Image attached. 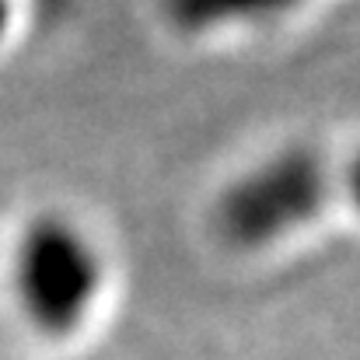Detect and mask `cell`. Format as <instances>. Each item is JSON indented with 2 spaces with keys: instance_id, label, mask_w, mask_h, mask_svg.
Masks as SVG:
<instances>
[{
  "instance_id": "1",
  "label": "cell",
  "mask_w": 360,
  "mask_h": 360,
  "mask_svg": "<svg viewBox=\"0 0 360 360\" xmlns=\"http://www.w3.org/2000/svg\"><path fill=\"white\" fill-rule=\"evenodd\" d=\"M11 297L21 319L49 336H74L102 301L105 255L98 241L60 210L35 214L11 245Z\"/></svg>"
},
{
  "instance_id": "2",
  "label": "cell",
  "mask_w": 360,
  "mask_h": 360,
  "mask_svg": "<svg viewBox=\"0 0 360 360\" xmlns=\"http://www.w3.org/2000/svg\"><path fill=\"white\" fill-rule=\"evenodd\" d=\"M336 200V165L311 143H287L248 165L217 200V231L241 252L304 235Z\"/></svg>"
},
{
  "instance_id": "3",
  "label": "cell",
  "mask_w": 360,
  "mask_h": 360,
  "mask_svg": "<svg viewBox=\"0 0 360 360\" xmlns=\"http://www.w3.org/2000/svg\"><path fill=\"white\" fill-rule=\"evenodd\" d=\"M304 0H165V18L186 35L273 25L301 11Z\"/></svg>"
},
{
  "instance_id": "4",
  "label": "cell",
  "mask_w": 360,
  "mask_h": 360,
  "mask_svg": "<svg viewBox=\"0 0 360 360\" xmlns=\"http://www.w3.org/2000/svg\"><path fill=\"white\" fill-rule=\"evenodd\" d=\"M336 200L357 217L360 224V143L336 165Z\"/></svg>"
},
{
  "instance_id": "5",
  "label": "cell",
  "mask_w": 360,
  "mask_h": 360,
  "mask_svg": "<svg viewBox=\"0 0 360 360\" xmlns=\"http://www.w3.org/2000/svg\"><path fill=\"white\" fill-rule=\"evenodd\" d=\"M7 14H11V7H7V0H0V35L7 28Z\"/></svg>"
}]
</instances>
